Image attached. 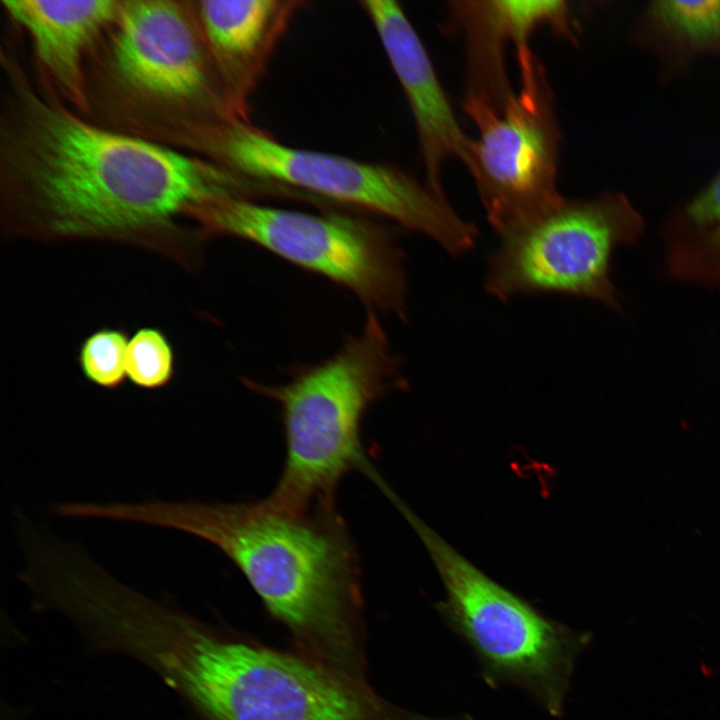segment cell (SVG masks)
Wrapping results in <instances>:
<instances>
[{
    "mask_svg": "<svg viewBox=\"0 0 720 720\" xmlns=\"http://www.w3.org/2000/svg\"><path fill=\"white\" fill-rule=\"evenodd\" d=\"M452 20L467 48V92L464 103L500 111L515 93L506 69V48L517 58L530 54L531 35L549 26L573 37L571 14L563 0H485L450 3Z\"/></svg>",
    "mask_w": 720,
    "mask_h": 720,
    "instance_id": "4fadbf2b",
    "label": "cell"
},
{
    "mask_svg": "<svg viewBox=\"0 0 720 720\" xmlns=\"http://www.w3.org/2000/svg\"><path fill=\"white\" fill-rule=\"evenodd\" d=\"M154 666L205 720H442L386 704L308 656L226 638L190 615L164 632Z\"/></svg>",
    "mask_w": 720,
    "mask_h": 720,
    "instance_id": "277c9868",
    "label": "cell"
},
{
    "mask_svg": "<svg viewBox=\"0 0 720 720\" xmlns=\"http://www.w3.org/2000/svg\"><path fill=\"white\" fill-rule=\"evenodd\" d=\"M400 362L374 311L362 329L326 360L298 370L281 384L247 379L248 388L281 410L285 461L269 495L292 507L334 502L341 479L371 464L361 442L368 408L401 385Z\"/></svg>",
    "mask_w": 720,
    "mask_h": 720,
    "instance_id": "5b68a950",
    "label": "cell"
},
{
    "mask_svg": "<svg viewBox=\"0 0 720 720\" xmlns=\"http://www.w3.org/2000/svg\"><path fill=\"white\" fill-rule=\"evenodd\" d=\"M196 155L281 196L313 197L389 218L436 241L452 255L473 248L477 230L456 213L445 195L387 163L288 146L249 120L213 127Z\"/></svg>",
    "mask_w": 720,
    "mask_h": 720,
    "instance_id": "8992f818",
    "label": "cell"
},
{
    "mask_svg": "<svg viewBox=\"0 0 720 720\" xmlns=\"http://www.w3.org/2000/svg\"><path fill=\"white\" fill-rule=\"evenodd\" d=\"M106 520L173 529L221 551L308 657L360 679L357 554L334 502L291 507L271 497L239 503H106Z\"/></svg>",
    "mask_w": 720,
    "mask_h": 720,
    "instance_id": "7a4b0ae2",
    "label": "cell"
},
{
    "mask_svg": "<svg viewBox=\"0 0 720 720\" xmlns=\"http://www.w3.org/2000/svg\"><path fill=\"white\" fill-rule=\"evenodd\" d=\"M129 339L124 331L101 328L82 342L78 363L90 383L108 390L119 388L127 378L126 355Z\"/></svg>",
    "mask_w": 720,
    "mask_h": 720,
    "instance_id": "e0dca14e",
    "label": "cell"
},
{
    "mask_svg": "<svg viewBox=\"0 0 720 720\" xmlns=\"http://www.w3.org/2000/svg\"><path fill=\"white\" fill-rule=\"evenodd\" d=\"M10 25L28 39L34 79L83 117L90 52L113 22L120 0H0Z\"/></svg>",
    "mask_w": 720,
    "mask_h": 720,
    "instance_id": "7c38bea8",
    "label": "cell"
},
{
    "mask_svg": "<svg viewBox=\"0 0 720 720\" xmlns=\"http://www.w3.org/2000/svg\"><path fill=\"white\" fill-rule=\"evenodd\" d=\"M648 18L657 32L689 51L720 52V0L654 1Z\"/></svg>",
    "mask_w": 720,
    "mask_h": 720,
    "instance_id": "9a60e30c",
    "label": "cell"
},
{
    "mask_svg": "<svg viewBox=\"0 0 720 720\" xmlns=\"http://www.w3.org/2000/svg\"><path fill=\"white\" fill-rule=\"evenodd\" d=\"M408 101L426 184L445 195L442 170L449 158L467 164L473 139L460 126L418 33L394 0L361 1Z\"/></svg>",
    "mask_w": 720,
    "mask_h": 720,
    "instance_id": "8fae6325",
    "label": "cell"
},
{
    "mask_svg": "<svg viewBox=\"0 0 720 720\" xmlns=\"http://www.w3.org/2000/svg\"><path fill=\"white\" fill-rule=\"evenodd\" d=\"M199 225L206 236L246 240L328 278L350 290L368 311L405 317L403 255L388 227L346 212L307 213L244 197L212 203Z\"/></svg>",
    "mask_w": 720,
    "mask_h": 720,
    "instance_id": "ba28073f",
    "label": "cell"
},
{
    "mask_svg": "<svg viewBox=\"0 0 720 720\" xmlns=\"http://www.w3.org/2000/svg\"><path fill=\"white\" fill-rule=\"evenodd\" d=\"M684 217L696 236L698 250L720 271V171L687 204Z\"/></svg>",
    "mask_w": 720,
    "mask_h": 720,
    "instance_id": "ac0fdd59",
    "label": "cell"
},
{
    "mask_svg": "<svg viewBox=\"0 0 720 720\" xmlns=\"http://www.w3.org/2000/svg\"><path fill=\"white\" fill-rule=\"evenodd\" d=\"M87 111L95 124L194 154L214 126L237 119L200 23L196 0H120L89 54Z\"/></svg>",
    "mask_w": 720,
    "mask_h": 720,
    "instance_id": "3957f363",
    "label": "cell"
},
{
    "mask_svg": "<svg viewBox=\"0 0 720 720\" xmlns=\"http://www.w3.org/2000/svg\"><path fill=\"white\" fill-rule=\"evenodd\" d=\"M127 379L145 390L167 386L175 374V353L167 336L158 328L143 327L129 339L126 355Z\"/></svg>",
    "mask_w": 720,
    "mask_h": 720,
    "instance_id": "2e32d148",
    "label": "cell"
},
{
    "mask_svg": "<svg viewBox=\"0 0 720 720\" xmlns=\"http://www.w3.org/2000/svg\"><path fill=\"white\" fill-rule=\"evenodd\" d=\"M426 547L445 588L440 613L472 649L487 682L519 688L544 711L563 712L576 660L588 636L548 619L501 586L394 503Z\"/></svg>",
    "mask_w": 720,
    "mask_h": 720,
    "instance_id": "52a82bcc",
    "label": "cell"
},
{
    "mask_svg": "<svg viewBox=\"0 0 720 720\" xmlns=\"http://www.w3.org/2000/svg\"><path fill=\"white\" fill-rule=\"evenodd\" d=\"M0 211L13 232L54 239L160 242L200 229L250 180L201 156L105 129L37 82L17 35L0 49Z\"/></svg>",
    "mask_w": 720,
    "mask_h": 720,
    "instance_id": "6da1fadb",
    "label": "cell"
},
{
    "mask_svg": "<svg viewBox=\"0 0 720 720\" xmlns=\"http://www.w3.org/2000/svg\"><path fill=\"white\" fill-rule=\"evenodd\" d=\"M641 227L639 215L622 195L563 198L540 216L499 234L485 289L502 301L554 292L616 307L611 255L619 244L634 240Z\"/></svg>",
    "mask_w": 720,
    "mask_h": 720,
    "instance_id": "9c48e42d",
    "label": "cell"
},
{
    "mask_svg": "<svg viewBox=\"0 0 720 720\" xmlns=\"http://www.w3.org/2000/svg\"><path fill=\"white\" fill-rule=\"evenodd\" d=\"M209 52L228 103L249 120L250 98L295 15L300 0H196Z\"/></svg>",
    "mask_w": 720,
    "mask_h": 720,
    "instance_id": "5bb4252c",
    "label": "cell"
},
{
    "mask_svg": "<svg viewBox=\"0 0 720 720\" xmlns=\"http://www.w3.org/2000/svg\"><path fill=\"white\" fill-rule=\"evenodd\" d=\"M520 88L502 110L463 103L479 135L466 168L498 234L558 204L560 130L543 65L534 55L518 63Z\"/></svg>",
    "mask_w": 720,
    "mask_h": 720,
    "instance_id": "30bf717a",
    "label": "cell"
}]
</instances>
